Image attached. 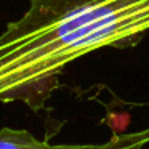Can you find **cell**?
<instances>
[{"label":"cell","mask_w":149,"mask_h":149,"mask_svg":"<svg viewBox=\"0 0 149 149\" xmlns=\"http://www.w3.org/2000/svg\"><path fill=\"white\" fill-rule=\"evenodd\" d=\"M149 32V0H29L0 34V103L36 106L75 59L132 47Z\"/></svg>","instance_id":"6da1fadb"},{"label":"cell","mask_w":149,"mask_h":149,"mask_svg":"<svg viewBox=\"0 0 149 149\" xmlns=\"http://www.w3.org/2000/svg\"><path fill=\"white\" fill-rule=\"evenodd\" d=\"M148 143L149 128L114 135L106 143L100 144H53L36 138L26 130H0V149H143Z\"/></svg>","instance_id":"7a4b0ae2"}]
</instances>
